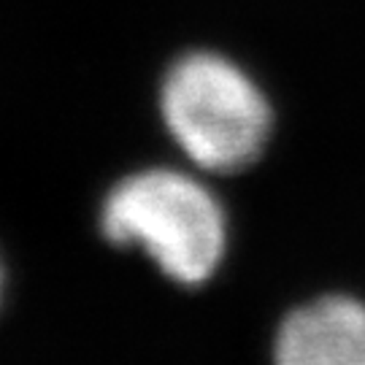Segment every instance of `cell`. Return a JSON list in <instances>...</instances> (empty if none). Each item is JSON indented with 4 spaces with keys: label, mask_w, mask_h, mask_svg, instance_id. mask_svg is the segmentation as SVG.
<instances>
[{
    "label": "cell",
    "mask_w": 365,
    "mask_h": 365,
    "mask_svg": "<svg viewBox=\"0 0 365 365\" xmlns=\"http://www.w3.org/2000/svg\"><path fill=\"white\" fill-rule=\"evenodd\" d=\"M101 230L117 247H138L163 274L200 287L227 252V217L211 187L176 168L138 170L106 195Z\"/></svg>",
    "instance_id": "1"
},
{
    "label": "cell",
    "mask_w": 365,
    "mask_h": 365,
    "mask_svg": "<svg viewBox=\"0 0 365 365\" xmlns=\"http://www.w3.org/2000/svg\"><path fill=\"white\" fill-rule=\"evenodd\" d=\"M282 365H365V303L327 295L289 314L276 333Z\"/></svg>",
    "instance_id": "3"
},
{
    "label": "cell",
    "mask_w": 365,
    "mask_h": 365,
    "mask_svg": "<svg viewBox=\"0 0 365 365\" xmlns=\"http://www.w3.org/2000/svg\"><path fill=\"white\" fill-rule=\"evenodd\" d=\"M0 292H3V274H0Z\"/></svg>",
    "instance_id": "4"
},
{
    "label": "cell",
    "mask_w": 365,
    "mask_h": 365,
    "mask_svg": "<svg viewBox=\"0 0 365 365\" xmlns=\"http://www.w3.org/2000/svg\"><path fill=\"white\" fill-rule=\"evenodd\" d=\"M160 114L184 157L211 173L249 168L274 130V111L257 81L214 52L184 54L168 68Z\"/></svg>",
    "instance_id": "2"
}]
</instances>
